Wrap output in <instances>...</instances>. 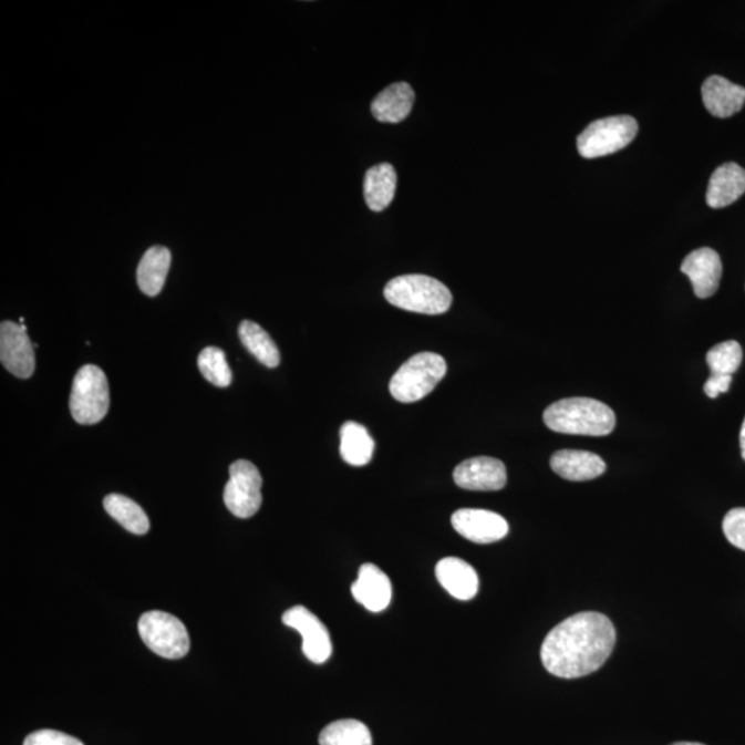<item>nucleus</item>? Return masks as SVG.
I'll return each instance as SVG.
<instances>
[{"instance_id": "nucleus-1", "label": "nucleus", "mask_w": 745, "mask_h": 745, "mask_svg": "<svg viewBox=\"0 0 745 745\" xmlns=\"http://www.w3.org/2000/svg\"><path fill=\"white\" fill-rule=\"evenodd\" d=\"M615 645V630L607 615H571L550 631L541 646V661L550 674L575 680L607 663Z\"/></svg>"}, {"instance_id": "nucleus-2", "label": "nucleus", "mask_w": 745, "mask_h": 745, "mask_svg": "<svg viewBox=\"0 0 745 745\" xmlns=\"http://www.w3.org/2000/svg\"><path fill=\"white\" fill-rule=\"evenodd\" d=\"M545 423L559 434L607 436L613 433L615 414L591 397H568L546 408Z\"/></svg>"}, {"instance_id": "nucleus-3", "label": "nucleus", "mask_w": 745, "mask_h": 745, "mask_svg": "<svg viewBox=\"0 0 745 745\" xmlns=\"http://www.w3.org/2000/svg\"><path fill=\"white\" fill-rule=\"evenodd\" d=\"M384 296L390 304L424 315H441L451 310L453 302L451 290L444 283L417 273L390 280Z\"/></svg>"}, {"instance_id": "nucleus-4", "label": "nucleus", "mask_w": 745, "mask_h": 745, "mask_svg": "<svg viewBox=\"0 0 745 745\" xmlns=\"http://www.w3.org/2000/svg\"><path fill=\"white\" fill-rule=\"evenodd\" d=\"M446 372L444 358L435 352H420L397 369L391 379V395L402 403L422 401L435 390Z\"/></svg>"}, {"instance_id": "nucleus-5", "label": "nucleus", "mask_w": 745, "mask_h": 745, "mask_svg": "<svg viewBox=\"0 0 745 745\" xmlns=\"http://www.w3.org/2000/svg\"><path fill=\"white\" fill-rule=\"evenodd\" d=\"M110 389L106 375L99 366L86 365L72 383L70 411L76 423L93 425L108 413Z\"/></svg>"}, {"instance_id": "nucleus-6", "label": "nucleus", "mask_w": 745, "mask_h": 745, "mask_svg": "<svg viewBox=\"0 0 745 745\" xmlns=\"http://www.w3.org/2000/svg\"><path fill=\"white\" fill-rule=\"evenodd\" d=\"M634 117L621 115L592 122L577 138V149L582 158L596 159L612 155L632 143L638 134Z\"/></svg>"}, {"instance_id": "nucleus-7", "label": "nucleus", "mask_w": 745, "mask_h": 745, "mask_svg": "<svg viewBox=\"0 0 745 745\" xmlns=\"http://www.w3.org/2000/svg\"><path fill=\"white\" fill-rule=\"evenodd\" d=\"M138 632L145 645L161 658L178 660L189 652L186 625L173 614L159 610L144 613L138 621Z\"/></svg>"}, {"instance_id": "nucleus-8", "label": "nucleus", "mask_w": 745, "mask_h": 745, "mask_svg": "<svg viewBox=\"0 0 745 745\" xmlns=\"http://www.w3.org/2000/svg\"><path fill=\"white\" fill-rule=\"evenodd\" d=\"M262 478L259 468L248 461H238L229 467V480L224 489V503L235 517L248 519L261 507Z\"/></svg>"}, {"instance_id": "nucleus-9", "label": "nucleus", "mask_w": 745, "mask_h": 745, "mask_svg": "<svg viewBox=\"0 0 745 745\" xmlns=\"http://www.w3.org/2000/svg\"><path fill=\"white\" fill-rule=\"evenodd\" d=\"M283 624L300 632L302 652L312 663L323 664L332 655L333 646L330 634L315 614L304 607H293L282 615Z\"/></svg>"}, {"instance_id": "nucleus-10", "label": "nucleus", "mask_w": 745, "mask_h": 745, "mask_svg": "<svg viewBox=\"0 0 745 745\" xmlns=\"http://www.w3.org/2000/svg\"><path fill=\"white\" fill-rule=\"evenodd\" d=\"M35 346L20 324L4 321L0 327V361L11 374L30 379L35 372Z\"/></svg>"}, {"instance_id": "nucleus-11", "label": "nucleus", "mask_w": 745, "mask_h": 745, "mask_svg": "<svg viewBox=\"0 0 745 745\" xmlns=\"http://www.w3.org/2000/svg\"><path fill=\"white\" fill-rule=\"evenodd\" d=\"M453 528L458 535L478 545L500 541L508 535L506 519L487 509L463 508L452 515Z\"/></svg>"}, {"instance_id": "nucleus-12", "label": "nucleus", "mask_w": 745, "mask_h": 745, "mask_svg": "<svg viewBox=\"0 0 745 745\" xmlns=\"http://www.w3.org/2000/svg\"><path fill=\"white\" fill-rule=\"evenodd\" d=\"M453 479L462 489L497 492L507 485V469L497 458L474 457L458 464L453 473Z\"/></svg>"}, {"instance_id": "nucleus-13", "label": "nucleus", "mask_w": 745, "mask_h": 745, "mask_svg": "<svg viewBox=\"0 0 745 745\" xmlns=\"http://www.w3.org/2000/svg\"><path fill=\"white\" fill-rule=\"evenodd\" d=\"M681 271L691 279L694 294L699 299H708L720 288L722 261L718 253L710 248L692 251L681 266Z\"/></svg>"}, {"instance_id": "nucleus-14", "label": "nucleus", "mask_w": 745, "mask_h": 745, "mask_svg": "<svg viewBox=\"0 0 745 745\" xmlns=\"http://www.w3.org/2000/svg\"><path fill=\"white\" fill-rule=\"evenodd\" d=\"M352 597L369 612H383L392 599V584L389 576L373 563L361 566L358 579L351 587Z\"/></svg>"}, {"instance_id": "nucleus-15", "label": "nucleus", "mask_w": 745, "mask_h": 745, "mask_svg": "<svg viewBox=\"0 0 745 745\" xmlns=\"http://www.w3.org/2000/svg\"><path fill=\"white\" fill-rule=\"evenodd\" d=\"M439 584L461 601H469L479 590V579L473 566L461 558L441 559L435 568Z\"/></svg>"}, {"instance_id": "nucleus-16", "label": "nucleus", "mask_w": 745, "mask_h": 745, "mask_svg": "<svg viewBox=\"0 0 745 745\" xmlns=\"http://www.w3.org/2000/svg\"><path fill=\"white\" fill-rule=\"evenodd\" d=\"M550 464L553 473L571 482L596 479L607 470L601 456L586 451H559L553 453Z\"/></svg>"}, {"instance_id": "nucleus-17", "label": "nucleus", "mask_w": 745, "mask_h": 745, "mask_svg": "<svg viewBox=\"0 0 745 745\" xmlns=\"http://www.w3.org/2000/svg\"><path fill=\"white\" fill-rule=\"evenodd\" d=\"M702 95L705 108L716 117H731L741 112L745 103V89L718 75L703 83Z\"/></svg>"}, {"instance_id": "nucleus-18", "label": "nucleus", "mask_w": 745, "mask_h": 745, "mask_svg": "<svg viewBox=\"0 0 745 745\" xmlns=\"http://www.w3.org/2000/svg\"><path fill=\"white\" fill-rule=\"evenodd\" d=\"M745 193V170L737 164H725L711 176L707 204L713 209L735 204Z\"/></svg>"}, {"instance_id": "nucleus-19", "label": "nucleus", "mask_w": 745, "mask_h": 745, "mask_svg": "<svg viewBox=\"0 0 745 745\" xmlns=\"http://www.w3.org/2000/svg\"><path fill=\"white\" fill-rule=\"evenodd\" d=\"M416 94L406 82L394 83L372 103V114L379 122L400 123L411 115Z\"/></svg>"}, {"instance_id": "nucleus-20", "label": "nucleus", "mask_w": 745, "mask_h": 745, "mask_svg": "<svg viewBox=\"0 0 745 745\" xmlns=\"http://www.w3.org/2000/svg\"><path fill=\"white\" fill-rule=\"evenodd\" d=\"M172 265L170 250L165 246H154L145 251L137 268V283L144 294L158 296L164 289Z\"/></svg>"}, {"instance_id": "nucleus-21", "label": "nucleus", "mask_w": 745, "mask_h": 745, "mask_svg": "<svg viewBox=\"0 0 745 745\" xmlns=\"http://www.w3.org/2000/svg\"><path fill=\"white\" fill-rule=\"evenodd\" d=\"M374 441L366 427L355 422H346L340 430V455L350 466L362 467L371 463Z\"/></svg>"}, {"instance_id": "nucleus-22", "label": "nucleus", "mask_w": 745, "mask_h": 745, "mask_svg": "<svg viewBox=\"0 0 745 745\" xmlns=\"http://www.w3.org/2000/svg\"><path fill=\"white\" fill-rule=\"evenodd\" d=\"M396 172L390 164H381L369 169L365 177V199L369 209L383 211L395 198Z\"/></svg>"}, {"instance_id": "nucleus-23", "label": "nucleus", "mask_w": 745, "mask_h": 745, "mask_svg": "<svg viewBox=\"0 0 745 745\" xmlns=\"http://www.w3.org/2000/svg\"><path fill=\"white\" fill-rule=\"evenodd\" d=\"M104 508L117 524H121L131 534L138 536L148 534L149 519L147 514L132 498L114 493V495L104 498Z\"/></svg>"}, {"instance_id": "nucleus-24", "label": "nucleus", "mask_w": 745, "mask_h": 745, "mask_svg": "<svg viewBox=\"0 0 745 745\" xmlns=\"http://www.w3.org/2000/svg\"><path fill=\"white\" fill-rule=\"evenodd\" d=\"M239 338L250 354L267 368H277L280 363V354L271 335L265 329L251 321H244L239 327Z\"/></svg>"}, {"instance_id": "nucleus-25", "label": "nucleus", "mask_w": 745, "mask_h": 745, "mask_svg": "<svg viewBox=\"0 0 745 745\" xmlns=\"http://www.w3.org/2000/svg\"><path fill=\"white\" fill-rule=\"evenodd\" d=\"M321 745H373L372 733L356 720H341L328 725L319 735Z\"/></svg>"}, {"instance_id": "nucleus-26", "label": "nucleus", "mask_w": 745, "mask_h": 745, "mask_svg": "<svg viewBox=\"0 0 745 745\" xmlns=\"http://www.w3.org/2000/svg\"><path fill=\"white\" fill-rule=\"evenodd\" d=\"M198 368L204 377L213 385L226 389L232 381V372L228 366L227 355L217 346H207L200 352Z\"/></svg>"}, {"instance_id": "nucleus-27", "label": "nucleus", "mask_w": 745, "mask_h": 745, "mask_svg": "<svg viewBox=\"0 0 745 745\" xmlns=\"http://www.w3.org/2000/svg\"><path fill=\"white\" fill-rule=\"evenodd\" d=\"M742 345L735 340L725 341L711 349L707 354V363L711 374L733 375L742 366Z\"/></svg>"}, {"instance_id": "nucleus-28", "label": "nucleus", "mask_w": 745, "mask_h": 745, "mask_svg": "<svg viewBox=\"0 0 745 745\" xmlns=\"http://www.w3.org/2000/svg\"><path fill=\"white\" fill-rule=\"evenodd\" d=\"M722 528L727 541L745 551V508H735L727 513Z\"/></svg>"}, {"instance_id": "nucleus-29", "label": "nucleus", "mask_w": 745, "mask_h": 745, "mask_svg": "<svg viewBox=\"0 0 745 745\" xmlns=\"http://www.w3.org/2000/svg\"><path fill=\"white\" fill-rule=\"evenodd\" d=\"M24 745H85L76 737L52 730H42L27 736Z\"/></svg>"}, {"instance_id": "nucleus-30", "label": "nucleus", "mask_w": 745, "mask_h": 745, "mask_svg": "<svg viewBox=\"0 0 745 745\" xmlns=\"http://www.w3.org/2000/svg\"><path fill=\"white\" fill-rule=\"evenodd\" d=\"M732 381V375L711 374L710 379L705 381L704 384L705 395L711 397V400H715V397L722 394V392L730 391Z\"/></svg>"}, {"instance_id": "nucleus-31", "label": "nucleus", "mask_w": 745, "mask_h": 745, "mask_svg": "<svg viewBox=\"0 0 745 745\" xmlns=\"http://www.w3.org/2000/svg\"><path fill=\"white\" fill-rule=\"evenodd\" d=\"M741 447H742V455L745 461V418L741 431Z\"/></svg>"}, {"instance_id": "nucleus-32", "label": "nucleus", "mask_w": 745, "mask_h": 745, "mask_svg": "<svg viewBox=\"0 0 745 745\" xmlns=\"http://www.w3.org/2000/svg\"><path fill=\"white\" fill-rule=\"evenodd\" d=\"M672 745H704V744H700V743H689V742H681V743H675V744H672Z\"/></svg>"}, {"instance_id": "nucleus-33", "label": "nucleus", "mask_w": 745, "mask_h": 745, "mask_svg": "<svg viewBox=\"0 0 745 745\" xmlns=\"http://www.w3.org/2000/svg\"><path fill=\"white\" fill-rule=\"evenodd\" d=\"M20 324H24V318H20Z\"/></svg>"}]
</instances>
